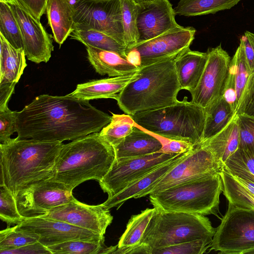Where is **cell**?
Segmentation results:
<instances>
[{"mask_svg":"<svg viewBox=\"0 0 254 254\" xmlns=\"http://www.w3.org/2000/svg\"><path fill=\"white\" fill-rule=\"evenodd\" d=\"M112 116L89 102L71 97L42 94L16 114L18 139L73 140L100 132Z\"/></svg>","mask_w":254,"mask_h":254,"instance_id":"obj_1","label":"cell"},{"mask_svg":"<svg viewBox=\"0 0 254 254\" xmlns=\"http://www.w3.org/2000/svg\"><path fill=\"white\" fill-rule=\"evenodd\" d=\"M63 143L11 138L0 144V187L14 197L41 182L51 179Z\"/></svg>","mask_w":254,"mask_h":254,"instance_id":"obj_2","label":"cell"},{"mask_svg":"<svg viewBox=\"0 0 254 254\" xmlns=\"http://www.w3.org/2000/svg\"><path fill=\"white\" fill-rule=\"evenodd\" d=\"M116 159L113 146L99 132L92 133L63 144L51 180L63 184L72 191L85 181L100 182Z\"/></svg>","mask_w":254,"mask_h":254,"instance_id":"obj_3","label":"cell"},{"mask_svg":"<svg viewBox=\"0 0 254 254\" xmlns=\"http://www.w3.org/2000/svg\"><path fill=\"white\" fill-rule=\"evenodd\" d=\"M176 57L140 67L137 78L118 94L116 100L121 110L131 115L178 102L181 89L175 68Z\"/></svg>","mask_w":254,"mask_h":254,"instance_id":"obj_4","label":"cell"},{"mask_svg":"<svg viewBox=\"0 0 254 254\" xmlns=\"http://www.w3.org/2000/svg\"><path fill=\"white\" fill-rule=\"evenodd\" d=\"M130 116L136 125L159 137L187 141L194 147L202 142L204 108L188 101L187 97L171 105Z\"/></svg>","mask_w":254,"mask_h":254,"instance_id":"obj_5","label":"cell"},{"mask_svg":"<svg viewBox=\"0 0 254 254\" xmlns=\"http://www.w3.org/2000/svg\"><path fill=\"white\" fill-rule=\"evenodd\" d=\"M223 190L219 172L206 175L150 194L151 204L164 212L216 215Z\"/></svg>","mask_w":254,"mask_h":254,"instance_id":"obj_6","label":"cell"},{"mask_svg":"<svg viewBox=\"0 0 254 254\" xmlns=\"http://www.w3.org/2000/svg\"><path fill=\"white\" fill-rule=\"evenodd\" d=\"M215 231L205 215L164 212L155 208L140 243L147 245L151 251L196 240L210 245Z\"/></svg>","mask_w":254,"mask_h":254,"instance_id":"obj_7","label":"cell"},{"mask_svg":"<svg viewBox=\"0 0 254 254\" xmlns=\"http://www.w3.org/2000/svg\"><path fill=\"white\" fill-rule=\"evenodd\" d=\"M210 247L229 254H245L254 249V209L229 205Z\"/></svg>","mask_w":254,"mask_h":254,"instance_id":"obj_8","label":"cell"},{"mask_svg":"<svg viewBox=\"0 0 254 254\" xmlns=\"http://www.w3.org/2000/svg\"><path fill=\"white\" fill-rule=\"evenodd\" d=\"M72 5L73 29L104 32L125 47L121 0H75Z\"/></svg>","mask_w":254,"mask_h":254,"instance_id":"obj_9","label":"cell"},{"mask_svg":"<svg viewBox=\"0 0 254 254\" xmlns=\"http://www.w3.org/2000/svg\"><path fill=\"white\" fill-rule=\"evenodd\" d=\"M195 32L192 27L180 25L153 39L137 43L126 51L127 57L139 68L175 58L190 48Z\"/></svg>","mask_w":254,"mask_h":254,"instance_id":"obj_10","label":"cell"},{"mask_svg":"<svg viewBox=\"0 0 254 254\" xmlns=\"http://www.w3.org/2000/svg\"><path fill=\"white\" fill-rule=\"evenodd\" d=\"M221 169V166L209 150L200 145L196 146L136 198L165 190L202 176L219 172Z\"/></svg>","mask_w":254,"mask_h":254,"instance_id":"obj_11","label":"cell"},{"mask_svg":"<svg viewBox=\"0 0 254 254\" xmlns=\"http://www.w3.org/2000/svg\"><path fill=\"white\" fill-rule=\"evenodd\" d=\"M181 154L158 152L151 154L115 160L105 176L99 182L110 198L130 184L160 165Z\"/></svg>","mask_w":254,"mask_h":254,"instance_id":"obj_12","label":"cell"},{"mask_svg":"<svg viewBox=\"0 0 254 254\" xmlns=\"http://www.w3.org/2000/svg\"><path fill=\"white\" fill-rule=\"evenodd\" d=\"M8 3L20 30L23 50L27 59L39 64L48 62L54 50L52 36L20 0H0Z\"/></svg>","mask_w":254,"mask_h":254,"instance_id":"obj_13","label":"cell"},{"mask_svg":"<svg viewBox=\"0 0 254 254\" xmlns=\"http://www.w3.org/2000/svg\"><path fill=\"white\" fill-rule=\"evenodd\" d=\"M15 198L19 213L25 218L43 215L75 198L72 191L51 179L31 186Z\"/></svg>","mask_w":254,"mask_h":254,"instance_id":"obj_14","label":"cell"},{"mask_svg":"<svg viewBox=\"0 0 254 254\" xmlns=\"http://www.w3.org/2000/svg\"><path fill=\"white\" fill-rule=\"evenodd\" d=\"M46 247L70 240L104 242V236L62 221L41 216L25 218L16 225Z\"/></svg>","mask_w":254,"mask_h":254,"instance_id":"obj_15","label":"cell"},{"mask_svg":"<svg viewBox=\"0 0 254 254\" xmlns=\"http://www.w3.org/2000/svg\"><path fill=\"white\" fill-rule=\"evenodd\" d=\"M207 52L208 59L201 77L195 89L190 92V101L204 108L222 97L231 60L220 45Z\"/></svg>","mask_w":254,"mask_h":254,"instance_id":"obj_16","label":"cell"},{"mask_svg":"<svg viewBox=\"0 0 254 254\" xmlns=\"http://www.w3.org/2000/svg\"><path fill=\"white\" fill-rule=\"evenodd\" d=\"M65 222L104 236L113 217L102 204L91 205L73 200L40 216Z\"/></svg>","mask_w":254,"mask_h":254,"instance_id":"obj_17","label":"cell"},{"mask_svg":"<svg viewBox=\"0 0 254 254\" xmlns=\"http://www.w3.org/2000/svg\"><path fill=\"white\" fill-rule=\"evenodd\" d=\"M175 16L169 0H155L140 5L137 18V43L153 39L180 26L176 21Z\"/></svg>","mask_w":254,"mask_h":254,"instance_id":"obj_18","label":"cell"},{"mask_svg":"<svg viewBox=\"0 0 254 254\" xmlns=\"http://www.w3.org/2000/svg\"><path fill=\"white\" fill-rule=\"evenodd\" d=\"M163 138L136 125L132 131L114 147L116 160L142 156L160 152Z\"/></svg>","mask_w":254,"mask_h":254,"instance_id":"obj_19","label":"cell"},{"mask_svg":"<svg viewBox=\"0 0 254 254\" xmlns=\"http://www.w3.org/2000/svg\"><path fill=\"white\" fill-rule=\"evenodd\" d=\"M138 71L130 74L79 84L76 89L68 95L74 98L89 101L102 98L116 100L118 94L130 82L137 78Z\"/></svg>","mask_w":254,"mask_h":254,"instance_id":"obj_20","label":"cell"},{"mask_svg":"<svg viewBox=\"0 0 254 254\" xmlns=\"http://www.w3.org/2000/svg\"><path fill=\"white\" fill-rule=\"evenodd\" d=\"M188 152L179 154L160 165L130 184L113 197L107 198L102 205L108 210L113 207H117L118 209L127 200L132 198H136L141 193L149 189L171 170L186 155Z\"/></svg>","mask_w":254,"mask_h":254,"instance_id":"obj_21","label":"cell"},{"mask_svg":"<svg viewBox=\"0 0 254 254\" xmlns=\"http://www.w3.org/2000/svg\"><path fill=\"white\" fill-rule=\"evenodd\" d=\"M207 52L191 51L190 48L175 58V65L181 89L191 92L197 87L205 69Z\"/></svg>","mask_w":254,"mask_h":254,"instance_id":"obj_22","label":"cell"},{"mask_svg":"<svg viewBox=\"0 0 254 254\" xmlns=\"http://www.w3.org/2000/svg\"><path fill=\"white\" fill-rule=\"evenodd\" d=\"M89 62L96 72L115 77L132 74L139 68L116 52L86 46Z\"/></svg>","mask_w":254,"mask_h":254,"instance_id":"obj_23","label":"cell"},{"mask_svg":"<svg viewBox=\"0 0 254 254\" xmlns=\"http://www.w3.org/2000/svg\"><path fill=\"white\" fill-rule=\"evenodd\" d=\"M46 13L54 40L62 45L73 30V10L70 0H48Z\"/></svg>","mask_w":254,"mask_h":254,"instance_id":"obj_24","label":"cell"},{"mask_svg":"<svg viewBox=\"0 0 254 254\" xmlns=\"http://www.w3.org/2000/svg\"><path fill=\"white\" fill-rule=\"evenodd\" d=\"M239 138V117L235 115L222 131L199 145L209 150L222 168L228 158L238 149Z\"/></svg>","mask_w":254,"mask_h":254,"instance_id":"obj_25","label":"cell"},{"mask_svg":"<svg viewBox=\"0 0 254 254\" xmlns=\"http://www.w3.org/2000/svg\"><path fill=\"white\" fill-rule=\"evenodd\" d=\"M0 84L17 83L27 66L23 49L13 47L0 33Z\"/></svg>","mask_w":254,"mask_h":254,"instance_id":"obj_26","label":"cell"},{"mask_svg":"<svg viewBox=\"0 0 254 254\" xmlns=\"http://www.w3.org/2000/svg\"><path fill=\"white\" fill-rule=\"evenodd\" d=\"M204 110L205 120L201 143L222 131L235 116L223 97L211 102Z\"/></svg>","mask_w":254,"mask_h":254,"instance_id":"obj_27","label":"cell"},{"mask_svg":"<svg viewBox=\"0 0 254 254\" xmlns=\"http://www.w3.org/2000/svg\"><path fill=\"white\" fill-rule=\"evenodd\" d=\"M70 38L79 41L86 46L112 51L127 57L126 48L108 34L87 28H74Z\"/></svg>","mask_w":254,"mask_h":254,"instance_id":"obj_28","label":"cell"},{"mask_svg":"<svg viewBox=\"0 0 254 254\" xmlns=\"http://www.w3.org/2000/svg\"><path fill=\"white\" fill-rule=\"evenodd\" d=\"M241 0H180L174 8L176 15L195 16L230 9Z\"/></svg>","mask_w":254,"mask_h":254,"instance_id":"obj_29","label":"cell"},{"mask_svg":"<svg viewBox=\"0 0 254 254\" xmlns=\"http://www.w3.org/2000/svg\"><path fill=\"white\" fill-rule=\"evenodd\" d=\"M219 174L222 182V191L229 202V205L254 209V194L223 168Z\"/></svg>","mask_w":254,"mask_h":254,"instance_id":"obj_30","label":"cell"},{"mask_svg":"<svg viewBox=\"0 0 254 254\" xmlns=\"http://www.w3.org/2000/svg\"><path fill=\"white\" fill-rule=\"evenodd\" d=\"M155 211L154 207L148 208L131 216L120 238L117 248H129L139 244Z\"/></svg>","mask_w":254,"mask_h":254,"instance_id":"obj_31","label":"cell"},{"mask_svg":"<svg viewBox=\"0 0 254 254\" xmlns=\"http://www.w3.org/2000/svg\"><path fill=\"white\" fill-rule=\"evenodd\" d=\"M52 254H112L116 246L107 247L104 242L74 240L47 247Z\"/></svg>","mask_w":254,"mask_h":254,"instance_id":"obj_32","label":"cell"},{"mask_svg":"<svg viewBox=\"0 0 254 254\" xmlns=\"http://www.w3.org/2000/svg\"><path fill=\"white\" fill-rule=\"evenodd\" d=\"M124 46L126 51L138 43L139 34L137 18L140 5L133 0H121Z\"/></svg>","mask_w":254,"mask_h":254,"instance_id":"obj_33","label":"cell"},{"mask_svg":"<svg viewBox=\"0 0 254 254\" xmlns=\"http://www.w3.org/2000/svg\"><path fill=\"white\" fill-rule=\"evenodd\" d=\"M222 168L237 178L254 182V156L243 149L238 148Z\"/></svg>","mask_w":254,"mask_h":254,"instance_id":"obj_34","label":"cell"},{"mask_svg":"<svg viewBox=\"0 0 254 254\" xmlns=\"http://www.w3.org/2000/svg\"><path fill=\"white\" fill-rule=\"evenodd\" d=\"M135 126V123L130 115L112 113L111 122L99 132L114 147L132 131Z\"/></svg>","mask_w":254,"mask_h":254,"instance_id":"obj_35","label":"cell"},{"mask_svg":"<svg viewBox=\"0 0 254 254\" xmlns=\"http://www.w3.org/2000/svg\"><path fill=\"white\" fill-rule=\"evenodd\" d=\"M0 33L15 48L23 49L20 28L10 6L0 2Z\"/></svg>","mask_w":254,"mask_h":254,"instance_id":"obj_36","label":"cell"},{"mask_svg":"<svg viewBox=\"0 0 254 254\" xmlns=\"http://www.w3.org/2000/svg\"><path fill=\"white\" fill-rule=\"evenodd\" d=\"M230 65L234 71L236 88L238 102L237 111L242 101L248 79L252 73L243 47L240 43L231 60Z\"/></svg>","mask_w":254,"mask_h":254,"instance_id":"obj_37","label":"cell"},{"mask_svg":"<svg viewBox=\"0 0 254 254\" xmlns=\"http://www.w3.org/2000/svg\"><path fill=\"white\" fill-rule=\"evenodd\" d=\"M0 188V219L8 226L21 223L25 217L19 213L15 197L5 186Z\"/></svg>","mask_w":254,"mask_h":254,"instance_id":"obj_38","label":"cell"},{"mask_svg":"<svg viewBox=\"0 0 254 254\" xmlns=\"http://www.w3.org/2000/svg\"><path fill=\"white\" fill-rule=\"evenodd\" d=\"M38 242L29 234L16 229V225L0 232V251L16 249Z\"/></svg>","mask_w":254,"mask_h":254,"instance_id":"obj_39","label":"cell"},{"mask_svg":"<svg viewBox=\"0 0 254 254\" xmlns=\"http://www.w3.org/2000/svg\"><path fill=\"white\" fill-rule=\"evenodd\" d=\"M210 245L202 240H196L174 245L155 249L151 254H202Z\"/></svg>","mask_w":254,"mask_h":254,"instance_id":"obj_40","label":"cell"},{"mask_svg":"<svg viewBox=\"0 0 254 254\" xmlns=\"http://www.w3.org/2000/svg\"><path fill=\"white\" fill-rule=\"evenodd\" d=\"M238 116L240 127L239 148L254 156V118L244 114Z\"/></svg>","mask_w":254,"mask_h":254,"instance_id":"obj_41","label":"cell"},{"mask_svg":"<svg viewBox=\"0 0 254 254\" xmlns=\"http://www.w3.org/2000/svg\"><path fill=\"white\" fill-rule=\"evenodd\" d=\"M17 111H12L8 107L0 111V142L9 141L10 136L16 132V121Z\"/></svg>","mask_w":254,"mask_h":254,"instance_id":"obj_42","label":"cell"},{"mask_svg":"<svg viewBox=\"0 0 254 254\" xmlns=\"http://www.w3.org/2000/svg\"><path fill=\"white\" fill-rule=\"evenodd\" d=\"M242 114L254 118V71L249 77L242 101L235 115Z\"/></svg>","mask_w":254,"mask_h":254,"instance_id":"obj_43","label":"cell"},{"mask_svg":"<svg viewBox=\"0 0 254 254\" xmlns=\"http://www.w3.org/2000/svg\"><path fill=\"white\" fill-rule=\"evenodd\" d=\"M194 147L190 142L180 140H172L163 138V145L160 152L166 153L182 154Z\"/></svg>","mask_w":254,"mask_h":254,"instance_id":"obj_44","label":"cell"},{"mask_svg":"<svg viewBox=\"0 0 254 254\" xmlns=\"http://www.w3.org/2000/svg\"><path fill=\"white\" fill-rule=\"evenodd\" d=\"M222 97L236 114L238 105L237 97L234 71L231 65Z\"/></svg>","mask_w":254,"mask_h":254,"instance_id":"obj_45","label":"cell"},{"mask_svg":"<svg viewBox=\"0 0 254 254\" xmlns=\"http://www.w3.org/2000/svg\"><path fill=\"white\" fill-rule=\"evenodd\" d=\"M249 67L254 71V33L246 31L240 38Z\"/></svg>","mask_w":254,"mask_h":254,"instance_id":"obj_46","label":"cell"},{"mask_svg":"<svg viewBox=\"0 0 254 254\" xmlns=\"http://www.w3.org/2000/svg\"><path fill=\"white\" fill-rule=\"evenodd\" d=\"M52 254L49 249L38 241L23 247L0 251V254Z\"/></svg>","mask_w":254,"mask_h":254,"instance_id":"obj_47","label":"cell"},{"mask_svg":"<svg viewBox=\"0 0 254 254\" xmlns=\"http://www.w3.org/2000/svg\"><path fill=\"white\" fill-rule=\"evenodd\" d=\"M39 20L46 12L48 0H20Z\"/></svg>","mask_w":254,"mask_h":254,"instance_id":"obj_48","label":"cell"},{"mask_svg":"<svg viewBox=\"0 0 254 254\" xmlns=\"http://www.w3.org/2000/svg\"><path fill=\"white\" fill-rule=\"evenodd\" d=\"M16 83L8 82L0 84V111L8 108V102L13 93Z\"/></svg>","mask_w":254,"mask_h":254,"instance_id":"obj_49","label":"cell"},{"mask_svg":"<svg viewBox=\"0 0 254 254\" xmlns=\"http://www.w3.org/2000/svg\"><path fill=\"white\" fill-rule=\"evenodd\" d=\"M151 249L146 244L140 243L139 244L129 248L120 249L117 248L113 252L114 254H151Z\"/></svg>","mask_w":254,"mask_h":254,"instance_id":"obj_50","label":"cell"},{"mask_svg":"<svg viewBox=\"0 0 254 254\" xmlns=\"http://www.w3.org/2000/svg\"><path fill=\"white\" fill-rule=\"evenodd\" d=\"M235 178L241 185H242L245 188H246L250 192L254 194V182L247 180L237 178L236 177Z\"/></svg>","mask_w":254,"mask_h":254,"instance_id":"obj_51","label":"cell"},{"mask_svg":"<svg viewBox=\"0 0 254 254\" xmlns=\"http://www.w3.org/2000/svg\"><path fill=\"white\" fill-rule=\"evenodd\" d=\"M136 3L140 5H144L155 0H133Z\"/></svg>","mask_w":254,"mask_h":254,"instance_id":"obj_52","label":"cell"},{"mask_svg":"<svg viewBox=\"0 0 254 254\" xmlns=\"http://www.w3.org/2000/svg\"><path fill=\"white\" fill-rule=\"evenodd\" d=\"M245 254H254V249L247 252Z\"/></svg>","mask_w":254,"mask_h":254,"instance_id":"obj_53","label":"cell"}]
</instances>
